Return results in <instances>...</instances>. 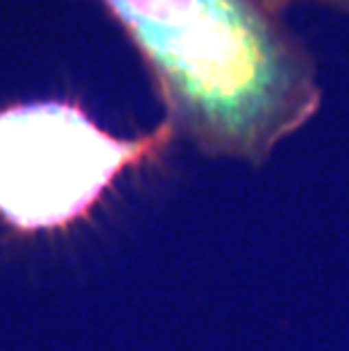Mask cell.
<instances>
[{"instance_id": "1", "label": "cell", "mask_w": 349, "mask_h": 351, "mask_svg": "<svg viewBox=\"0 0 349 351\" xmlns=\"http://www.w3.org/2000/svg\"><path fill=\"white\" fill-rule=\"evenodd\" d=\"M204 152L263 163L317 114L315 62L263 0H100Z\"/></svg>"}, {"instance_id": "2", "label": "cell", "mask_w": 349, "mask_h": 351, "mask_svg": "<svg viewBox=\"0 0 349 351\" xmlns=\"http://www.w3.org/2000/svg\"><path fill=\"white\" fill-rule=\"evenodd\" d=\"M173 132L175 125L166 121L150 136L121 141L66 102L0 111V213L21 229L64 225Z\"/></svg>"}, {"instance_id": "3", "label": "cell", "mask_w": 349, "mask_h": 351, "mask_svg": "<svg viewBox=\"0 0 349 351\" xmlns=\"http://www.w3.org/2000/svg\"><path fill=\"white\" fill-rule=\"evenodd\" d=\"M263 3L268 5L272 12H277V14H281V10H284V7L297 5V3H313V5L326 7V10L349 14V0H263Z\"/></svg>"}]
</instances>
